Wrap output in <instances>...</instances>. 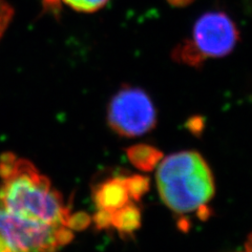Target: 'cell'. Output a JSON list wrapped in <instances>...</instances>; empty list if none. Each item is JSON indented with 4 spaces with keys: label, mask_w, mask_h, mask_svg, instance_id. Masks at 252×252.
<instances>
[{
    "label": "cell",
    "mask_w": 252,
    "mask_h": 252,
    "mask_svg": "<svg viewBox=\"0 0 252 252\" xmlns=\"http://www.w3.org/2000/svg\"><path fill=\"white\" fill-rule=\"evenodd\" d=\"M140 210L131 203L109 216V226L115 227L122 234L132 233L140 226Z\"/></svg>",
    "instance_id": "52a82bcc"
},
{
    "label": "cell",
    "mask_w": 252,
    "mask_h": 252,
    "mask_svg": "<svg viewBox=\"0 0 252 252\" xmlns=\"http://www.w3.org/2000/svg\"><path fill=\"white\" fill-rule=\"evenodd\" d=\"M14 11L5 0H0V38L2 37L6 28L13 18Z\"/></svg>",
    "instance_id": "30bf717a"
},
{
    "label": "cell",
    "mask_w": 252,
    "mask_h": 252,
    "mask_svg": "<svg viewBox=\"0 0 252 252\" xmlns=\"http://www.w3.org/2000/svg\"><path fill=\"white\" fill-rule=\"evenodd\" d=\"M0 236L17 252H57L72 241L73 229L14 215L0 203Z\"/></svg>",
    "instance_id": "277c9868"
},
{
    "label": "cell",
    "mask_w": 252,
    "mask_h": 252,
    "mask_svg": "<svg viewBox=\"0 0 252 252\" xmlns=\"http://www.w3.org/2000/svg\"><path fill=\"white\" fill-rule=\"evenodd\" d=\"M245 252H252V234L248 238L246 243V251Z\"/></svg>",
    "instance_id": "5bb4252c"
},
{
    "label": "cell",
    "mask_w": 252,
    "mask_h": 252,
    "mask_svg": "<svg viewBox=\"0 0 252 252\" xmlns=\"http://www.w3.org/2000/svg\"><path fill=\"white\" fill-rule=\"evenodd\" d=\"M127 154L132 164L144 170L152 169L160 159V153L146 145L133 146L128 149Z\"/></svg>",
    "instance_id": "ba28073f"
},
{
    "label": "cell",
    "mask_w": 252,
    "mask_h": 252,
    "mask_svg": "<svg viewBox=\"0 0 252 252\" xmlns=\"http://www.w3.org/2000/svg\"><path fill=\"white\" fill-rule=\"evenodd\" d=\"M168 1L172 4V5H176V6H184L190 3L193 0H168Z\"/></svg>",
    "instance_id": "4fadbf2b"
},
{
    "label": "cell",
    "mask_w": 252,
    "mask_h": 252,
    "mask_svg": "<svg viewBox=\"0 0 252 252\" xmlns=\"http://www.w3.org/2000/svg\"><path fill=\"white\" fill-rule=\"evenodd\" d=\"M63 1L76 11L93 13L102 9L108 0H63Z\"/></svg>",
    "instance_id": "9c48e42d"
},
{
    "label": "cell",
    "mask_w": 252,
    "mask_h": 252,
    "mask_svg": "<svg viewBox=\"0 0 252 252\" xmlns=\"http://www.w3.org/2000/svg\"><path fill=\"white\" fill-rule=\"evenodd\" d=\"M44 5L51 7L52 10H58L59 0H44Z\"/></svg>",
    "instance_id": "7c38bea8"
},
{
    "label": "cell",
    "mask_w": 252,
    "mask_h": 252,
    "mask_svg": "<svg viewBox=\"0 0 252 252\" xmlns=\"http://www.w3.org/2000/svg\"><path fill=\"white\" fill-rule=\"evenodd\" d=\"M239 39L238 27L226 13H205L195 21L190 38L176 46L172 58L190 67H201L207 59L230 54Z\"/></svg>",
    "instance_id": "3957f363"
},
{
    "label": "cell",
    "mask_w": 252,
    "mask_h": 252,
    "mask_svg": "<svg viewBox=\"0 0 252 252\" xmlns=\"http://www.w3.org/2000/svg\"><path fill=\"white\" fill-rule=\"evenodd\" d=\"M0 203L14 215L47 225L78 229L90 218L73 216L59 191L33 163L12 153L0 156Z\"/></svg>",
    "instance_id": "6da1fadb"
},
{
    "label": "cell",
    "mask_w": 252,
    "mask_h": 252,
    "mask_svg": "<svg viewBox=\"0 0 252 252\" xmlns=\"http://www.w3.org/2000/svg\"><path fill=\"white\" fill-rule=\"evenodd\" d=\"M156 121L151 98L138 88L124 86L110 101L108 123L118 135L127 138L142 136L155 127Z\"/></svg>",
    "instance_id": "5b68a950"
},
{
    "label": "cell",
    "mask_w": 252,
    "mask_h": 252,
    "mask_svg": "<svg viewBox=\"0 0 252 252\" xmlns=\"http://www.w3.org/2000/svg\"><path fill=\"white\" fill-rule=\"evenodd\" d=\"M131 199L126 178H114L101 183L94 193V201L98 209L94 217L97 227H108L109 216L131 203Z\"/></svg>",
    "instance_id": "8992f818"
},
{
    "label": "cell",
    "mask_w": 252,
    "mask_h": 252,
    "mask_svg": "<svg viewBox=\"0 0 252 252\" xmlns=\"http://www.w3.org/2000/svg\"><path fill=\"white\" fill-rule=\"evenodd\" d=\"M162 201L180 215L201 211L215 193L214 177L195 152H181L164 159L157 171Z\"/></svg>",
    "instance_id": "7a4b0ae2"
},
{
    "label": "cell",
    "mask_w": 252,
    "mask_h": 252,
    "mask_svg": "<svg viewBox=\"0 0 252 252\" xmlns=\"http://www.w3.org/2000/svg\"><path fill=\"white\" fill-rule=\"evenodd\" d=\"M0 252H17V251L13 249L9 244L6 243L5 240H3L1 236H0Z\"/></svg>",
    "instance_id": "8fae6325"
}]
</instances>
